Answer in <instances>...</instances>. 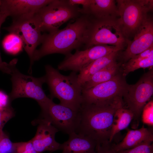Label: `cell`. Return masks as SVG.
Segmentation results:
<instances>
[{
  "label": "cell",
  "mask_w": 153,
  "mask_h": 153,
  "mask_svg": "<svg viewBox=\"0 0 153 153\" xmlns=\"http://www.w3.org/2000/svg\"><path fill=\"white\" fill-rule=\"evenodd\" d=\"M89 15L82 14L65 27L48 34H43L40 48L34 54L33 61L45 56L59 53L68 56L73 50L86 44L91 24Z\"/></svg>",
  "instance_id": "6da1fadb"
},
{
  "label": "cell",
  "mask_w": 153,
  "mask_h": 153,
  "mask_svg": "<svg viewBox=\"0 0 153 153\" xmlns=\"http://www.w3.org/2000/svg\"><path fill=\"white\" fill-rule=\"evenodd\" d=\"M124 105L122 97L101 103L82 104L80 122L75 132L88 137L97 144L110 142L116 111Z\"/></svg>",
  "instance_id": "7a4b0ae2"
},
{
  "label": "cell",
  "mask_w": 153,
  "mask_h": 153,
  "mask_svg": "<svg viewBox=\"0 0 153 153\" xmlns=\"http://www.w3.org/2000/svg\"><path fill=\"white\" fill-rule=\"evenodd\" d=\"M45 83L48 84L51 99H58L60 104L73 110L80 111L82 103V86L78 83L76 73L62 75L50 65L45 67Z\"/></svg>",
  "instance_id": "3957f363"
},
{
  "label": "cell",
  "mask_w": 153,
  "mask_h": 153,
  "mask_svg": "<svg viewBox=\"0 0 153 153\" xmlns=\"http://www.w3.org/2000/svg\"><path fill=\"white\" fill-rule=\"evenodd\" d=\"M17 61V59H13L11 66L12 88L9 95L11 101L18 98H32L40 107L41 114L44 113L53 101L47 96L42 88L45 83L44 76L36 78L21 73L16 67Z\"/></svg>",
  "instance_id": "277c9868"
},
{
  "label": "cell",
  "mask_w": 153,
  "mask_h": 153,
  "mask_svg": "<svg viewBox=\"0 0 153 153\" xmlns=\"http://www.w3.org/2000/svg\"><path fill=\"white\" fill-rule=\"evenodd\" d=\"M117 7L120 17L117 20L123 35L128 37L135 33L153 9L152 0H118Z\"/></svg>",
  "instance_id": "5b68a950"
},
{
  "label": "cell",
  "mask_w": 153,
  "mask_h": 153,
  "mask_svg": "<svg viewBox=\"0 0 153 153\" xmlns=\"http://www.w3.org/2000/svg\"><path fill=\"white\" fill-rule=\"evenodd\" d=\"M80 8L70 4L68 0H52L36 14L40 23L42 32L49 33L59 29L62 24L75 19L82 14Z\"/></svg>",
  "instance_id": "8992f818"
},
{
  "label": "cell",
  "mask_w": 153,
  "mask_h": 153,
  "mask_svg": "<svg viewBox=\"0 0 153 153\" xmlns=\"http://www.w3.org/2000/svg\"><path fill=\"white\" fill-rule=\"evenodd\" d=\"M126 42L116 20L96 18L91 21L89 37L85 47L86 49L95 45L106 44L122 49Z\"/></svg>",
  "instance_id": "52a82bcc"
},
{
  "label": "cell",
  "mask_w": 153,
  "mask_h": 153,
  "mask_svg": "<svg viewBox=\"0 0 153 153\" xmlns=\"http://www.w3.org/2000/svg\"><path fill=\"white\" fill-rule=\"evenodd\" d=\"M4 29L9 33L17 34L22 39L24 48L30 60L29 71L31 73L34 62V54L37 46L41 44L43 39L40 23L36 14L30 17L13 21L10 26Z\"/></svg>",
  "instance_id": "ba28073f"
},
{
  "label": "cell",
  "mask_w": 153,
  "mask_h": 153,
  "mask_svg": "<svg viewBox=\"0 0 153 153\" xmlns=\"http://www.w3.org/2000/svg\"><path fill=\"white\" fill-rule=\"evenodd\" d=\"M153 94L152 69L144 74L133 85L127 84L123 99L134 118L138 119L143 109Z\"/></svg>",
  "instance_id": "9c48e42d"
},
{
  "label": "cell",
  "mask_w": 153,
  "mask_h": 153,
  "mask_svg": "<svg viewBox=\"0 0 153 153\" xmlns=\"http://www.w3.org/2000/svg\"><path fill=\"white\" fill-rule=\"evenodd\" d=\"M122 49L106 44L95 45L83 50H77L74 54L66 56L58 66V69L64 71L79 72L88 64L100 58Z\"/></svg>",
  "instance_id": "30bf717a"
},
{
  "label": "cell",
  "mask_w": 153,
  "mask_h": 153,
  "mask_svg": "<svg viewBox=\"0 0 153 153\" xmlns=\"http://www.w3.org/2000/svg\"><path fill=\"white\" fill-rule=\"evenodd\" d=\"M127 84L117 74L110 80L82 90V104L99 103L122 97Z\"/></svg>",
  "instance_id": "8fae6325"
},
{
  "label": "cell",
  "mask_w": 153,
  "mask_h": 153,
  "mask_svg": "<svg viewBox=\"0 0 153 153\" xmlns=\"http://www.w3.org/2000/svg\"><path fill=\"white\" fill-rule=\"evenodd\" d=\"M42 118L49 121L59 131L68 135L76 132L80 121V111H76L52 101Z\"/></svg>",
  "instance_id": "7c38bea8"
},
{
  "label": "cell",
  "mask_w": 153,
  "mask_h": 153,
  "mask_svg": "<svg viewBox=\"0 0 153 153\" xmlns=\"http://www.w3.org/2000/svg\"><path fill=\"white\" fill-rule=\"evenodd\" d=\"M131 41L126 40L127 47L123 54V58L128 61L153 45V22L148 16L134 34Z\"/></svg>",
  "instance_id": "4fadbf2b"
},
{
  "label": "cell",
  "mask_w": 153,
  "mask_h": 153,
  "mask_svg": "<svg viewBox=\"0 0 153 153\" xmlns=\"http://www.w3.org/2000/svg\"><path fill=\"white\" fill-rule=\"evenodd\" d=\"M52 0H2L0 8L5 10L13 21L30 17Z\"/></svg>",
  "instance_id": "5bb4252c"
},
{
  "label": "cell",
  "mask_w": 153,
  "mask_h": 153,
  "mask_svg": "<svg viewBox=\"0 0 153 153\" xmlns=\"http://www.w3.org/2000/svg\"><path fill=\"white\" fill-rule=\"evenodd\" d=\"M37 123V131L31 140L37 153L59 150L60 144L55 139V135L59 130L50 122L44 118L38 120Z\"/></svg>",
  "instance_id": "9a60e30c"
},
{
  "label": "cell",
  "mask_w": 153,
  "mask_h": 153,
  "mask_svg": "<svg viewBox=\"0 0 153 153\" xmlns=\"http://www.w3.org/2000/svg\"><path fill=\"white\" fill-rule=\"evenodd\" d=\"M68 140L60 144L59 150L63 153H96V143L82 134L73 132Z\"/></svg>",
  "instance_id": "2e32d148"
},
{
  "label": "cell",
  "mask_w": 153,
  "mask_h": 153,
  "mask_svg": "<svg viewBox=\"0 0 153 153\" xmlns=\"http://www.w3.org/2000/svg\"><path fill=\"white\" fill-rule=\"evenodd\" d=\"M153 141L152 132L143 126L138 129L129 130L122 141L114 144V148L117 152L132 148L145 142H152Z\"/></svg>",
  "instance_id": "e0dca14e"
},
{
  "label": "cell",
  "mask_w": 153,
  "mask_h": 153,
  "mask_svg": "<svg viewBox=\"0 0 153 153\" xmlns=\"http://www.w3.org/2000/svg\"><path fill=\"white\" fill-rule=\"evenodd\" d=\"M90 14L100 19H115L118 15L117 6L113 0H91L84 14Z\"/></svg>",
  "instance_id": "ac0fdd59"
},
{
  "label": "cell",
  "mask_w": 153,
  "mask_h": 153,
  "mask_svg": "<svg viewBox=\"0 0 153 153\" xmlns=\"http://www.w3.org/2000/svg\"><path fill=\"white\" fill-rule=\"evenodd\" d=\"M118 52H113L98 59L84 67L78 75V83L82 86L94 74L115 61Z\"/></svg>",
  "instance_id": "d6986e66"
},
{
  "label": "cell",
  "mask_w": 153,
  "mask_h": 153,
  "mask_svg": "<svg viewBox=\"0 0 153 153\" xmlns=\"http://www.w3.org/2000/svg\"><path fill=\"white\" fill-rule=\"evenodd\" d=\"M118 65L115 61L93 75L82 86V89H87L107 81L117 74Z\"/></svg>",
  "instance_id": "ffe728a7"
},
{
  "label": "cell",
  "mask_w": 153,
  "mask_h": 153,
  "mask_svg": "<svg viewBox=\"0 0 153 153\" xmlns=\"http://www.w3.org/2000/svg\"><path fill=\"white\" fill-rule=\"evenodd\" d=\"M134 118L132 112L124 106L116 111L109 140L111 142L115 135L120 131L126 128Z\"/></svg>",
  "instance_id": "44dd1931"
},
{
  "label": "cell",
  "mask_w": 153,
  "mask_h": 153,
  "mask_svg": "<svg viewBox=\"0 0 153 153\" xmlns=\"http://www.w3.org/2000/svg\"><path fill=\"white\" fill-rule=\"evenodd\" d=\"M153 66V55L146 58L134 56L129 60L124 66L122 75L125 76L129 73L140 68H150Z\"/></svg>",
  "instance_id": "7402d4cb"
},
{
  "label": "cell",
  "mask_w": 153,
  "mask_h": 153,
  "mask_svg": "<svg viewBox=\"0 0 153 153\" xmlns=\"http://www.w3.org/2000/svg\"><path fill=\"white\" fill-rule=\"evenodd\" d=\"M2 45L6 52L12 55L18 54L22 50L24 47L23 41L20 37L13 32L9 33L4 37Z\"/></svg>",
  "instance_id": "603a6c76"
},
{
  "label": "cell",
  "mask_w": 153,
  "mask_h": 153,
  "mask_svg": "<svg viewBox=\"0 0 153 153\" xmlns=\"http://www.w3.org/2000/svg\"><path fill=\"white\" fill-rule=\"evenodd\" d=\"M12 153H37L31 140L25 142L13 143Z\"/></svg>",
  "instance_id": "cb8c5ba5"
},
{
  "label": "cell",
  "mask_w": 153,
  "mask_h": 153,
  "mask_svg": "<svg viewBox=\"0 0 153 153\" xmlns=\"http://www.w3.org/2000/svg\"><path fill=\"white\" fill-rule=\"evenodd\" d=\"M116 153H153L152 142H145L132 148L116 152Z\"/></svg>",
  "instance_id": "d4e9b609"
},
{
  "label": "cell",
  "mask_w": 153,
  "mask_h": 153,
  "mask_svg": "<svg viewBox=\"0 0 153 153\" xmlns=\"http://www.w3.org/2000/svg\"><path fill=\"white\" fill-rule=\"evenodd\" d=\"M142 120L143 123L148 125H153V101L148 102L142 110Z\"/></svg>",
  "instance_id": "484cf974"
},
{
  "label": "cell",
  "mask_w": 153,
  "mask_h": 153,
  "mask_svg": "<svg viewBox=\"0 0 153 153\" xmlns=\"http://www.w3.org/2000/svg\"><path fill=\"white\" fill-rule=\"evenodd\" d=\"M13 143L6 133L0 131V153H12Z\"/></svg>",
  "instance_id": "4316f807"
},
{
  "label": "cell",
  "mask_w": 153,
  "mask_h": 153,
  "mask_svg": "<svg viewBox=\"0 0 153 153\" xmlns=\"http://www.w3.org/2000/svg\"><path fill=\"white\" fill-rule=\"evenodd\" d=\"M8 16V15L6 12L0 8V31L1 25ZM11 61L8 63L2 61L0 52V70L4 73L10 75L11 72Z\"/></svg>",
  "instance_id": "83f0119b"
},
{
  "label": "cell",
  "mask_w": 153,
  "mask_h": 153,
  "mask_svg": "<svg viewBox=\"0 0 153 153\" xmlns=\"http://www.w3.org/2000/svg\"><path fill=\"white\" fill-rule=\"evenodd\" d=\"M15 115L14 110L11 105L0 110V131L5 124Z\"/></svg>",
  "instance_id": "f1b7e54d"
},
{
  "label": "cell",
  "mask_w": 153,
  "mask_h": 153,
  "mask_svg": "<svg viewBox=\"0 0 153 153\" xmlns=\"http://www.w3.org/2000/svg\"><path fill=\"white\" fill-rule=\"evenodd\" d=\"M95 150L96 153H116L114 144L110 142L97 144Z\"/></svg>",
  "instance_id": "f546056e"
},
{
  "label": "cell",
  "mask_w": 153,
  "mask_h": 153,
  "mask_svg": "<svg viewBox=\"0 0 153 153\" xmlns=\"http://www.w3.org/2000/svg\"><path fill=\"white\" fill-rule=\"evenodd\" d=\"M11 102L9 95L0 91V110L10 105Z\"/></svg>",
  "instance_id": "4dcf8cb0"
},
{
  "label": "cell",
  "mask_w": 153,
  "mask_h": 153,
  "mask_svg": "<svg viewBox=\"0 0 153 153\" xmlns=\"http://www.w3.org/2000/svg\"><path fill=\"white\" fill-rule=\"evenodd\" d=\"M1 4V0H0V6Z\"/></svg>",
  "instance_id": "1f68e13d"
},
{
  "label": "cell",
  "mask_w": 153,
  "mask_h": 153,
  "mask_svg": "<svg viewBox=\"0 0 153 153\" xmlns=\"http://www.w3.org/2000/svg\"></svg>",
  "instance_id": "d6a6232c"
}]
</instances>
